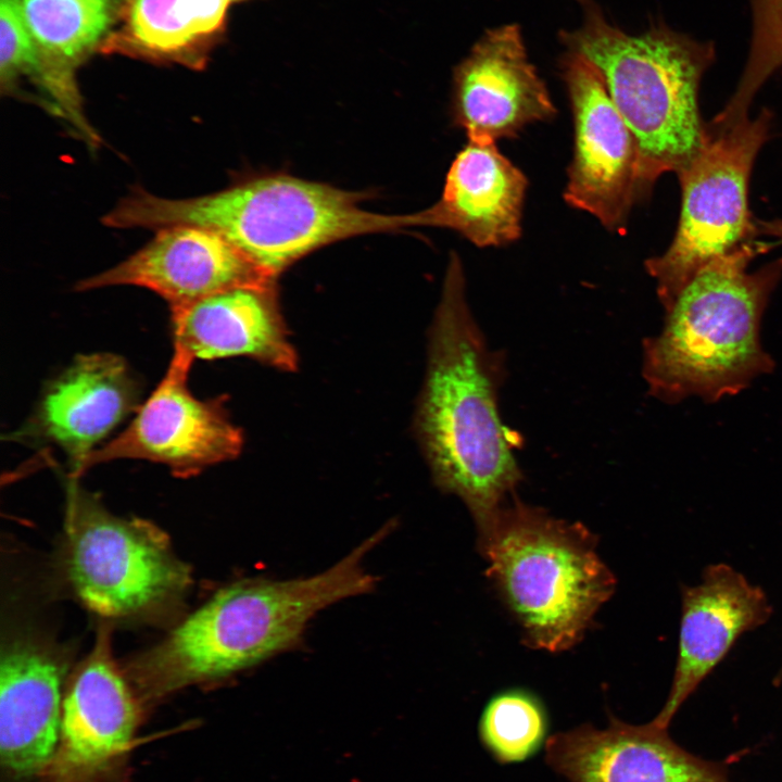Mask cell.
Listing matches in <instances>:
<instances>
[{"label": "cell", "mask_w": 782, "mask_h": 782, "mask_svg": "<svg viewBox=\"0 0 782 782\" xmlns=\"http://www.w3.org/2000/svg\"><path fill=\"white\" fill-rule=\"evenodd\" d=\"M427 348L415 434L434 484L456 495L478 527L515 495L522 474L499 414L504 356L474 318L454 254Z\"/></svg>", "instance_id": "obj_1"}, {"label": "cell", "mask_w": 782, "mask_h": 782, "mask_svg": "<svg viewBox=\"0 0 782 782\" xmlns=\"http://www.w3.org/2000/svg\"><path fill=\"white\" fill-rule=\"evenodd\" d=\"M386 526L327 570L292 580L249 579L214 594L131 673L146 698L227 678L294 647L310 620L341 600L370 592L363 559L390 532Z\"/></svg>", "instance_id": "obj_2"}, {"label": "cell", "mask_w": 782, "mask_h": 782, "mask_svg": "<svg viewBox=\"0 0 782 782\" xmlns=\"http://www.w3.org/2000/svg\"><path fill=\"white\" fill-rule=\"evenodd\" d=\"M770 245L757 240L704 265L665 310L657 336L643 340L642 375L667 404L736 395L775 363L760 341L761 318L782 278V257L748 272Z\"/></svg>", "instance_id": "obj_3"}, {"label": "cell", "mask_w": 782, "mask_h": 782, "mask_svg": "<svg viewBox=\"0 0 782 782\" xmlns=\"http://www.w3.org/2000/svg\"><path fill=\"white\" fill-rule=\"evenodd\" d=\"M358 201L356 193L328 185L270 175L190 199L136 191L109 212L103 223L114 228L200 226L220 235L270 278L333 241L426 225L424 212L384 216L362 210Z\"/></svg>", "instance_id": "obj_4"}, {"label": "cell", "mask_w": 782, "mask_h": 782, "mask_svg": "<svg viewBox=\"0 0 782 782\" xmlns=\"http://www.w3.org/2000/svg\"><path fill=\"white\" fill-rule=\"evenodd\" d=\"M476 529L485 575L524 643L550 653L579 643L616 588L596 535L516 496Z\"/></svg>", "instance_id": "obj_5"}, {"label": "cell", "mask_w": 782, "mask_h": 782, "mask_svg": "<svg viewBox=\"0 0 782 782\" xmlns=\"http://www.w3.org/2000/svg\"><path fill=\"white\" fill-rule=\"evenodd\" d=\"M582 9L581 26L565 31L564 43L595 66L633 134L646 195L659 176L681 172L702 147L698 89L714 48L661 23L630 35L593 1L583 0Z\"/></svg>", "instance_id": "obj_6"}, {"label": "cell", "mask_w": 782, "mask_h": 782, "mask_svg": "<svg viewBox=\"0 0 782 782\" xmlns=\"http://www.w3.org/2000/svg\"><path fill=\"white\" fill-rule=\"evenodd\" d=\"M771 119L764 110L754 119L728 127L705 123L701 149L677 174L682 203L674 237L661 255L645 262L665 310L704 265L756 240L748 184Z\"/></svg>", "instance_id": "obj_7"}, {"label": "cell", "mask_w": 782, "mask_h": 782, "mask_svg": "<svg viewBox=\"0 0 782 782\" xmlns=\"http://www.w3.org/2000/svg\"><path fill=\"white\" fill-rule=\"evenodd\" d=\"M66 568L72 588L90 610L128 617L177 600L191 583L190 568L153 524L110 514L68 478Z\"/></svg>", "instance_id": "obj_8"}, {"label": "cell", "mask_w": 782, "mask_h": 782, "mask_svg": "<svg viewBox=\"0 0 782 782\" xmlns=\"http://www.w3.org/2000/svg\"><path fill=\"white\" fill-rule=\"evenodd\" d=\"M194 360L174 348L169 366L149 399L139 406L130 425L81 463L72 479L91 467L116 459H144L167 466L187 478L236 458L243 434L229 418L225 400H200L188 388Z\"/></svg>", "instance_id": "obj_9"}, {"label": "cell", "mask_w": 782, "mask_h": 782, "mask_svg": "<svg viewBox=\"0 0 782 782\" xmlns=\"http://www.w3.org/2000/svg\"><path fill=\"white\" fill-rule=\"evenodd\" d=\"M560 64L575 126L565 201L608 230H620L633 204L645 197L636 140L595 66L572 50Z\"/></svg>", "instance_id": "obj_10"}, {"label": "cell", "mask_w": 782, "mask_h": 782, "mask_svg": "<svg viewBox=\"0 0 782 782\" xmlns=\"http://www.w3.org/2000/svg\"><path fill=\"white\" fill-rule=\"evenodd\" d=\"M138 721V703L104 631L62 703L58 746L41 772L45 782H104L122 766Z\"/></svg>", "instance_id": "obj_11"}, {"label": "cell", "mask_w": 782, "mask_h": 782, "mask_svg": "<svg viewBox=\"0 0 782 782\" xmlns=\"http://www.w3.org/2000/svg\"><path fill=\"white\" fill-rule=\"evenodd\" d=\"M140 395V383L123 357L78 355L46 384L31 415L9 439L58 447L74 477L96 445L139 408Z\"/></svg>", "instance_id": "obj_12"}, {"label": "cell", "mask_w": 782, "mask_h": 782, "mask_svg": "<svg viewBox=\"0 0 782 782\" xmlns=\"http://www.w3.org/2000/svg\"><path fill=\"white\" fill-rule=\"evenodd\" d=\"M545 761L569 782H731L728 767L691 754L653 720L585 723L550 736Z\"/></svg>", "instance_id": "obj_13"}, {"label": "cell", "mask_w": 782, "mask_h": 782, "mask_svg": "<svg viewBox=\"0 0 782 782\" xmlns=\"http://www.w3.org/2000/svg\"><path fill=\"white\" fill-rule=\"evenodd\" d=\"M453 112L468 139L496 142L529 124L551 119L556 109L529 61L520 28L489 29L454 71Z\"/></svg>", "instance_id": "obj_14"}, {"label": "cell", "mask_w": 782, "mask_h": 782, "mask_svg": "<svg viewBox=\"0 0 782 782\" xmlns=\"http://www.w3.org/2000/svg\"><path fill=\"white\" fill-rule=\"evenodd\" d=\"M772 615L765 591L732 566L705 567L695 585H681L678 656L668 696L653 721L668 728L682 705L746 632Z\"/></svg>", "instance_id": "obj_15"}, {"label": "cell", "mask_w": 782, "mask_h": 782, "mask_svg": "<svg viewBox=\"0 0 782 782\" xmlns=\"http://www.w3.org/2000/svg\"><path fill=\"white\" fill-rule=\"evenodd\" d=\"M272 281L215 231L172 225L157 229L156 236L127 260L78 282L76 290L142 287L161 295L172 311L227 289Z\"/></svg>", "instance_id": "obj_16"}, {"label": "cell", "mask_w": 782, "mask_h": 782, "mask_svg": "<svg viewBox=\"0 0 782 782\" xmlns=\"http://www.w3.org/2000/svg\"><path fill=\"white\" fill-rule=\"evenodd\" d=\"M171 312L174 348L193 360L248 356L283 371L298 366L273 282L227 289Z\"/></svg>", "instance_id": "obj_17"}, {"label": "cell", "mask_w": 782, "mask_h": 782, "mask_svg": "<svg viewBox=\"0 0 782 782\" xmlns=\"http://www.w3.org/2000/svg\"><path fill=\"white\" fill-rule=\"evenodd\" d=\"M64 667L42 644L11 641L0 665L1 764L16 779L41 773L59 742Z\"/></svg>", "instance_id": "obj_18"}, {"label": "cell", "mask_w": 782, "mask_h": 782, "mask_svg": "<svg viewBox=\"0 0 782 782\" xmlns=\"http://www.w3.org/2000/svg\"><path fill=\"white\" fill-rule=\"evenodd\" d=\"M528 180L495 142L468 139L446 175L430 226L454 229L478 247H500L521 235Z\"/></svg>", "instance_id": "obj_19"}, {"label": "cell", "mask_w": 782, "mask_h": 782, "mask_svg": "<svg viewBox=\"0 0 782 782\" xmlns=\"http://www.w3.org/2000/svg\"><path fill=\"white\" fill-rule=\"evenodd\" d=\"M41 61L39 88L48 105L77 131L90 124L74 71L104 43L118 23L123 0H20Z\"/></svg>", "instance_id": "obj_20"}, {"label": "cell", "mask_w": 782, "mask_h": 782, "mask_svg": "<svg viewBox=\"0 0 782 782\" xmlns=\"http://www.w3.org/2000/svg\"><path fill=\"white\" fill-rule=\"evenodd\" d=\"M244 0H123L119 27L102 51L200 67L225 34L230 5Z\"/></svg>", "instance_id": "obj_21"}, {"label": "cell", "mask_w": 782, "mask_h": 782, "mask_svg": "<svg viewBox=\"0 0 782 782\" xmlns=\"http://www.w3.org/2000/svg\"><path fill=\"white\" fill-rule=\"evenodd\" d=\"M547 732L545 706L535 694L520 688L493 695L478 722L482 746L502 765L533 757L546 744Z\"/></svg>", "instance_id": "obj_22"}, {"label": "cell", "mask_w": 782, "mask_h": 782, "mask_svg": "<svg viewBox=\"0 0 782 782\" xmlns=\"http://www.w3.org/2000/svg\"><path fill=\"white\" fill-rule=\"evenodd\" d=\"M753 34L749 53L735 91L720 116L730 123L748 118L752 101L782 66V0H751Z\"/></svg>", "instance_id": "obj_23"}, {"label": "cell", "mask_w": 782, "mask_h": 782, "mask_svg": "<svg viewBox=\"0 0 782 782\" xmlns=\"http://www.w3.org/2000/svg\"><path fill=\"white\" fill-rule=\"evenodd\" d=\"M21 76L39 86L41 61L20 0H0V81L12 91Z\"/></svg>", "instance_id": "obj_24"}, {"label": "cell", "mask_w": 782, "mask_h": 782, "mask_svg": "<svg viewBox=\"0 0 782 782\" xmlns=\"http://www.w3.org/2000/svg\"><path fill=\"white\" fill-rule=\"evenodd\" d=\"M782 682V666L779 669L777 676L774 677V684L778 685Z\"/></svg>", "instance_id": "obj_25"}]
</instances>
